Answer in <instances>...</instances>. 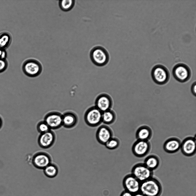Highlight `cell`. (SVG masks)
I'll return each mask as SVG.
<instances>
[{
	"instance_id": "6",
	"label": "cell",
	"mask_w": 196,
	"mask_h": 196,
	"mask_svg": "<svg viewBox=\"0 0 196 196\" xmlns=\"http://www.w3.org/2000/svg\"><path fill=\"white\" fill-rule=\"evenodd\" d=\"M131 174L141 183L153 177L154 172L143 163H139L133 167Z\"/></svg>"
},
{
	"instance_id": "19",
	"label": "cell",
	"mask_w": 196,
	"mask_h": 196,
	"mask_svg": "<svg viewBox=\"0 0 196 196\" xmlns=\"http://www.w3.org/2000/svg\"><path fill=\"white\" fill-rule=\"evenodd\" d=\"M160 162V159L158 156L154 154H151L145 158L143 163L148 168L154 171L159 167Z\"/></svg>"
},
{
	"instance_id": "5",
	"label": "cell",
	"mask_w": 196,
	"mask_h": 196,
	"mask_svg": "<svg viewBox=\"0 0 196 196\" xmlns=\"http://www.w3.org/2000/svg\"><path fill=\"white\" fill-rule=\"evenodd\" d=\"M151 73L153 81L158 85L164 84L170 79V74L168 70L165 67L161 65H157L154 67Z\"/></svg>"
},
{
	"instance_id": "8",
	"label": "cell",
	"mask_w": 196,
	"mask_h": 196,
	"mask_svg": "<svg viewBox=\"0 0 196 196\" xmlns=\"http://www.w3.org/2000/svg\"><path fill=\"white\" fill-rule=\"evenodd\" d=\"M151 149V145L149 141L137 140L132 145L131 150L135 156L142 158L150 153Z\"/></svg>"
},
{
	"instance_id": "29",
	"label": "cell",
	"mask_w": 196,
	"mask_h": 196,
	"mask_svg": "<svg viewBox=\"0 0 196 196\" xmlns=\"http://www.w3.org/2000/svg\"><path fill=\"white\" fill-rule=\"evenodd\" d=\"M120 196H133V194L124 190L121 193Z\"/></svg>"
},
{
	"instance_id": "9",
	"label": "cell",
	"mask_w": 196,
	"mask_h": 196,
	"mask_svg": "<svg viewBox=\"0 0 196 196\" xmlns=\"http://www.w3.org/2000/svg\"><path fill=\"white\" fill-rule=\"evenodd\" d=\"M52 158L48 153L44 152H38L34 154L32 157V163L37 168L43 169L51 163Z\"/></svg>"
},
{
	"instance_id": "24",
	"label": "cell",
	"mask_w": 196,
	"mask_h": 196,
	"mask_svg": "<svg viewBox=\"0 0 196 196\" xmlns=\"http://www.w3.org/2000/svg\"><path fill=\"white\" fill-rule=\"evenodd\" d=\"M120 144L119 139L117 137H112L104 145L109 150H113L117 148Z\"/></svg>"
},
{
	"instance_id": "27",
	"label": "cell",
	"mask_w": 196,
	"mask_h": 196,
	"mask_svg": "<svg viewBox=\"0 0 196 196\" xmlns=\"http://www.w3.org/2000/svg\"><path fill=\"white\" fill-rule=\"evenodd\" d=\"M7 54L5 49L0 48V59H5Z\"/></svg>"
},
{
	"instance_id": "22",
	"label": "cell",
	"mask_w": 196,
	"mask_h": 196,
	"mask_svg": "<svg viewBox=\"0 0 196 196\" xmlns=\"http://www.w3.org/2000/svg\"><path fill=\"white\" fill-rule=\"evenodd\" d=\"M11 37L7 33L3 32L0 34V48L5 49L11 43Z\"/></svg>"
},
{
	"instance_id": "17",
	"label": "cell",
	"mask_w": 196,
	"mask_h": 196,
	"mask_svg": "<svg viewBox=\"0 0 196 196\" xmlns=\"http://www.w3.org/2000/svg\"><path fill=\"white\" fill-rule=\"evenodd\" d=\"M78 117L74 112L67 111L62 115V126L67 129L72 128L78 123Z\"/></svg>"
},
{
	"instance_id": "13",
	"label": "cell",
	"mask_w": 196,
	"mask_h": 196,
	"mask_svg": "<svg viewBox=\"0 0 196 196\" xmlns=\"http://www.w3.org/2000/svg\"><path fill=\"white\" fill-rule=\"evenodd\" d=\"M113 132L111 129L106 125L100 126L96 131V137L97 141L100 144L104 145L106 143L113 137Z\"/></svg>"
},
{
	"instance_id": "16",
	"label": "cell",
	"mask_w": 196,
	"mask_h": 196,
	"mask_svg": "<svg viewBox=\"0 0 196 196\" xmlns=\"http://www.w3.org/2000/svg\"><path fill=\"white\" fill-rule=\"evenodd\" d=\"M181 142V140L178 138L175 137L169 138L164 143L163 150L168 154L176 153L180 150Z\"/></svg>"
},
{
	"instance_id": "18",
	"label": "cell",
	"mask_w": 196,
	"mask_h": 196,
	"mask_svg": "<svg viewBox=\"0 0 196 196\" xmlns=\"http://www.w3.org/2000/svg\"><path fill=\"white\" fill-rule=\"evenodd\" d=\"M153 131L150 127L147 125H142L136 130L135 137L137 140L149 141L152 138Z\"/></svg>"
},
{
	"instance_id": "23",
	"label": "cell",
	"mask_w": 196,
	"mask_h": 196,
	"mask_svg": "<svg viewBox=\"0 0 196 196\" xmlns=\"http://www.w3.org/2000/svg\"><path fill=\"white\" fill-rule=\"evenodd\" d=\"M75 0H63L59 1V6L60 9L63 11H68L73 7L75 4Z\"/></svg>"
},
{
	"instance_id": "28",
	"label": "cell",
	"mask_w": 196,
	"mask_h": 196,
	"mask_svg": "<svg viewBox=\"0 0 196 196\" xmlns=\"http://www.w3.org/2000/svg\"><path fill=\"white\" fill-rule=\"evenodd\" d=\"M196 83L195 82H194L192 84L191 90V92L193 94L196 96Z\"/></svg>"
},
{
	"instance_id": "10",
	"label": "cell",
	"mask_w": 196,
	"mask_h": 196,
	"mask_svg": "<svg viewBox=\"0 0 196 196\" xmlns=\"http://www.w3.org/2000/svg\"><path fill=\"white\" fill-rule=\"evenodd\" d=\"M182 153L187 157H191L196 153L195 137L188 136L185 138L181 142L180 149Z\"/></svg>"
},
{
	"instance_id": "25",
	"label": "cell",
	"mask_w": 196,
	"mask_h": 196,
	"mask_svg": "<svg viewBox=\"0 0 196 196\" xmlns=\"http://www.w3.org/2000/svg\"><path fill=\"white\" fill-rule=\"evenodd\" d=\"M37 129L38 132L41 133H44L51 130L47 124L44 121L39 122L37 125Z\"/></svg>"
},
{
	"instance_id": "31",
	"label": "cell",
	"mask_w": 196,
	"mask_h": 196,
	"mask_svg": "<svg viewBox=\"0 0 196 196\" xmlns=\"http://www.w3.org/2000/svg\"><path fill=\"white\" fill-rule=\"evenodd\" d=\"M2 124V121L1 118L0 117V128L1 127Z\"/></svg>"
},
{
	"instance_id": "4",
	"label": "cell",
	"mask_w": 196,
	"mask_h": 196,
	"mask_svg": "<svg viewBox=\"0 0 196 196\" xmlns=\"http://www.w3.org/2000/svg\"><path fill=\"white\" fill-rule=\"evenodd\" d=\"M22 69L27 76L34 77L39 75L42 70L41 63L38 61L30 59L25 60L22 65Z\"/></svg>"
},
{
	"instance_id": "12",
	"label": "cell",
	"mask_w": 196,
	"mask_h": 196,
	"mask_svg": "<svg viewBox=\"0 0 196 196\" xmlns=\"http://www.w3.org/2000/svg\"><path fill=\"white\" fill-rule=\"evenodd\" d=\"M44 121L51 130L58 129L62 126V115L57 112H49L44 117Z\"/></svg>"
},
{
	"instance_id": "2",
	"label": "cell",
	"mask_w": 196,
	"mask_h": 196,
	"mask_svg": "<svg viewBox=\"0 0 196 196\" xmlns=\"http://www.w3.org/2000/svg\"><path fill=\"white\" fill-rule=\"evenodd\" d=\"M90 57L92 62L99 67L105 65L109 60V55L107 51L103 47L99 46H95L91 50Z\"/></svg>"
},
{
	"instance_id": "20",
	"label": "cell",
	"mask_w": 196,
	"mask_h": 196,
	"mask_svg": "<svg viewBox=\"0 0 196 196\" xmlns=\"http://www.w3.org/2000/svg\"><path fill=\"white\" fill-rule=\"evenodd\" d=\"M116 114L111 109L102 112V123L106 125H109L113 123L116 121Z\"/></svg>"
},
{
	"instance_id": "26",
	"label": "cell",
	"mask_w": 196,
	"mask_h": 196,
	"mask_svg": "<svg viewBox=\"0 0 196 196\" xmlns=\"http://www.w3.org/2000/svg\"><path fill=\"white\" fill-rule=\"evenodd\" d=\"M8 63L6 59H0V73L5 71L7 69Z\"/></svg>"
},
{
	"instance_id": "14",
	"label": "cell",
	"mask_w": 196,
	"mask_h": 196,
	"mask_svg": "<svg viewBox=\"0 0 196 196\" xmlns=\"http://www.w3.org/2000/svg\"><path fill=\"white\" fill-rule=\"evenodd\" d=\"M95 106L103 112L111 109L113 101L110 96L106 93H102L96 97L95 102Z\"/></svg>"
},
{
	"instance_id": "21",
	"label": "cell",
	"mask_w": 196,
	"mask_h": 196,
	"mask_svg": "<svg viewBox=\"0 0 196 196\" xmlns=\"http://www.w3.org/2000/svg\"><path fill=\"white\" fill-rule=\"evenodd\" d=\"M43 170L44 175L47 177L50 178L55 177L58 172V168L57 166L52 163Z\"/></svg>"
},
{
	"instance_id": "15",
	"label": "cell",
	"mask_w": 196,
	"mask_h": 196,
	"mask_svg": "<svg viewBox=\"0 0 196 196\" xmlns=\"http://www.w3.org/2000/svg\"><path fill=\"white\" fill-rule=\"evenodd\" d=\"M56 138L55 133L51 130L47 132L40 134L38 139V143L41 148L48 149L54 144Z\"/></svg>"
},
{
	"instance_id": "30",
	"label": "cell",
	"mask_w": 196,
	"mask_h": 196,
	"mask_svg": "<svg viewBox=\"0 0 196 196\" xmlns=\"http://www.w3.org/2000/svg\"><path fill=\"white\" fill-rule=\"evenodd\" d=\"M133 196H144L140 192H138L134 194H133Z\"/></svg>"
},
{
	"instance_id": "3",
	"label": "cell",
	"mask_w": 196,
	"mask_h": 196,
	"mask_svg": "<svg viewBox=\"0 0 196 196\" xmlns=\"http://www.w3.org/2000/svg\"><path fill=\"white\" fill-rule=\"evenodd\" d=\"M102 112L96 106H92L88 109L84 115L86 124L91 127H96L102 123Z\"/></svg>"
},
{
	"instance_id": "7",
	"label": "cell",
	"mask_w": 196,
	"mask_h": 196,
	"mask_svg": "<svg viewBox=\"0 0 196 196\" xmlns=\"http://www.w3.org/2000/svg\"><path fill=\"white\" fill-rule=\"evenodd\" d=\"M172 74L174 78L178 81L184 83L190 78L191 72L189 67L185 64L179 63L176 64L173 68Z\"/></svg>"
},
{
	"instance_id": "1",
	"label": "cell",
	"mask_w": 196,
	"mask_h": 196,
	"mask_svg": "<svg viewBox=\"0 0 196 196\" xmlns=\"http://www.w3.org/2000/svg\"><path fill=\"white\" fill-rule=\"evenodd\" d=\"M139 192L144 196H160L162 187L159 181L153 176L141 183Z\"/></svg>"
},
{
	"instance_id": "11",
	"label": "cell",
	"mask_w": 196,
	"mask_h": 196,
	"mask_svg": "<svg viewBox=\"0 0 196 196\" xmlns=\"http://www.w3.org/2000/svg\"><path fill=\"white\" fill-rule=\"evenodd\" d=\"M141 182L132 174L126 175L123 181V185L125 190L133 194L139 192Z\"/></svg>"
}]
</instances>
